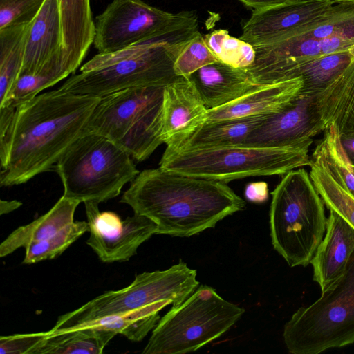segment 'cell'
Returning <instances> with one entry per match:
<instances>
[{
	"label": "cell",
	"instance_id": "6da1fadb",
	"mask_svg": "<svg viewBox=\"0 0 354 354\" xmlns=\"http://www.w3.org/2000/svg\"><path fill=\"white\" fill-rule=\"evenodd\" d=\"M100 98L58 88L17 106L0 133L1 186L25 183L55 167L82 134Z\"/></svg>",
	"mask_w": 354,
	"mask_h": 354
},
{
	"label": "cell",
	"instance_id": "7a4b0ae2",
	"mask_svg": "<svg viewBox=\"0 0 354 354\" xmlns=\"http://www.w3.org/2000/svg\"><path fill=\"white\" fill-rule=\"evenodd\" d=\"M120 202L158 227L156 234L189 237L245 207L227 183L189 176L161 167L140 171Z\"/></svg>",
	"mask_w": 354,
	"mask_h": 354
},
{
	"label": "cell",
	"instance_id": "3957f363",
	"mask_svg": "<svg viewBox=\"0 0 354 354\" xmlns=\"http://www.w3.org/2000/svg\"><path fill=\"white\" fill-rule=\"evenodd\" d=\"M271 195L272 246L290 267H306L326 232L324 203L301 167L283 175Z\"/></svg>",
	"mask_w": 354,
	"mask_h": 354
},
{
	"label": "cell",
	"instance_id": "277c9868",
	"mask_svg": "<svg viewBox=\"0 0 354 354\" xmlns=\"http://www.w3.org/2000/svg\"><path fill=\"white\" fill-rule=\"evenodd\" d=\"M185 44L148 43L97 53L59 88L75 95L102 97L127 88L165 86L178 76L175 61Z\"/></svg>",
	"mask_w": 354,
	"mask_h": 354
},
{
	"label": "cell",
	"instance_id": "5b68a950",
	"mask_svg": "<svg viewBox=\"0 0 354 354\" xmlns=\"http://www.w3.org/2000/svg\"><path fill=\"white\" fill-rule=\"evenodd\" d=\"M313 138L290 147H257L233 145L208 148H166L160 167L189 176L228 183L250 176H283L310 166Z\"/></svg>",
	"mask_w": 354,
	"mask_h": 354
},
{
	"label": "cell",
	"instance_id": "8992f818",
	"mask_svg": "<svg viewBox=\"0 0 354 354\" xmlns=\"http://www.w3.org/2000/svg\"><path fill=\"white\" fill-rule=\"evenodd\" d=\"M165 86L127 88L100 98L83 133L109 139L142 162L164 143Z\"/></svg>",
	"mask_w": 354,
	"mask_h": 354
},
{
	"label": "cell",
	"instance_id": "52a82bcc",
	"mask_svg": "<svg viewBox=\"0 0 354 354\" xmlns=\"http://www.w3.org/2000/svg\"><path fill=\"white\" fill-rule=\"evenodd\" d=\"M55 168L63 183L64 196L80 203L112 199L140 173L127 152L93 133H82Z\"/></svg>",
	"mask_w": 354,
	"mask_h": 354
},
{
	"label": "cell",
	"instance_id": "ba28073f",
	"mask_svg": "<svg viewBox=\"0 0 354 354\" xmlns=\"http://www.w3.org/2000/svg\"><path fill=\"white\" fill-rule=\"evenodd\" d=\"M95 24L93 45L101 54L148 43L185 44L199 33L195 12H168L142 0H112Z\"/></svg>",
	"mask_w": 354,
	"mask_h": 354
},
{
	"label": "cell",
	"instance_id": "9c48e42d",
	"mask_svg": "<svg viewBox=\"0 0 354 354\" xmlns=\"http://www.w3.org/2000/svg\"><path fill=\"white\" fill-rule=\"evenodd\" d=\"M283 338L292 354H318L354 343V252L344 272L320 297L292 314Z\"/></svg>",
	"mask_w": 354,
	"mask_h": 354
},
{
	"label": "cell",
	"instance_id": "30bf717a",
	"mask_svg": "<svg viewBox=\"0 0 354 354\" xmlns=\"http://www.w3.org/2000/svg\"><path fill=\"white\" fill-rule=\"evenodd\" d=\"M245 309L202 285L160 319L143 354H183L219 338L244 314Z\"/></svg>",
	"mask_w": 354,
	"mask_h": 354
},
{
	"label": "cell",
	"instance_id": "8fae6325",
	"mask_svg": "<svg viewBox=\"0 0 354 354\" xmlns=\"http://www.w3.org/2000/svg\"><path fill=\"white\" fill-rule=\"evenodd\" d=\"M196 276V270L182 261L165 270L137 274L127 287L105 292L79 308L59 316L48 332L75 329L104 317L149 305L178 306L197 289L199 282Z\"/></svg>",
	"mask_w": 354,
	"mask_h": 354
},
{
	"label": "cell",
	"instance_id": "7c38bea8",
	"mask_svg": "<svg viewBox=\"0 0 354 354\" xmlns=\"http://www.w3.org/2000/svg\"><path fill=\"white\" fill-rule=\"evenodd\" d=\"M84 203L90 229L86 244L102 262L129 261L142 243L157 233V225L145 216L134 213L122 221L114 212H100L97 203Z\"/></svg>",
	"mask_w": 354,
	"mask_h": 354
},
{
	"label": "cell",
	"instance_id": "4fadbf2b",
	"mask_svg": "<svg viewBox=\"0 0 354 354\" xmlns=\"http://www.w3.org/2000/svg\"><path fill=\"white\" fill-rule=\"evenodd\" d=\"M335 0H297L254 10L245 23L240 39L253 47L272 44L304 31Z\"/></svg>",
	"mask_w": 354,
	"mask_h": 354
},
{
	"label": "cell",
	"instance_id": "5bb4252c",
	"mask_svg": "<svg viewBox=\"0 0 354 354\" xmlns=\"http://www.w3.org/2000/svg\"><path fill=\"white\" fill-rule=\"evenodd\" d=\"M325 129L315 95L301 92L286 109L268 115L249 135L243 145L257 147L295 146L306 142Z\"/></svg>",
	"mask_w": 354,
	"mask_h": 354
},
{
	"label": "cell",
	"instance_id": "9a60e30c",
	"mask_svg": "<svg viewBox=\"0 0 354 354\" xmlns=\"http://www.w3.org/2000/svg\"><path fill=\"white\" fill-rule=\"evenodd\" d=\"M207 109L193 82L178 76L164 87L162 138L173 147L201 125Z\"/></svg>",
	"mask_w": 354,
	"mask_h": 354
},
{
	"label": "cell",
	"instance_id": "2e32d148",
	"mask_svg": "<svg viewBox=\"0 0 354 354\" xmlns=\"http://www.w3.org/2000/svg\"><path fill=\"white\" fill-rule=\"evenodd\" d=\"M303 86L301 76L270 84H259L227 104L207 109L204 122L277 113L299 95Z\"/></svg>",
	"mask_w": 354,
	"mask_h": 354
},
{
	"label": "cell",
	"instance_id": "e0dca14e",
	"mask_svg": "<svg viewBox=\"0 0 354 354\" xmlns=\"http://www.w3.org/2000/svg\"><path fill=\"white\" fill-rule=\"evenodd\" d=\"M353 252L354 228L330 210L325 236L310 261L313 279L322 291L341 276Z\"/></svg>",
	"mask_w": 354,
	"mask_h": 354
},
{
	"label": "cell",
	"instance_id": "ac0fdd59",
	"mask_svg": "<svg viewBox=\"0 0 354 354\" xmlns=\"http://www.w3.org/2000/svg\"><path fill=\"white\" fill-rule=\"evenodd\" d=\"M59 57L64 58L58 3L57 0H46L32 21L19 77L33 74L49 61Z\"/></svg>",
	"mask_w": 354,
	"mask_h": 354
},
{
	"label": "cell",
	"instance_id": "d6986e66",
	"mask_svg": "<svg viewBox=\"0 0 354 354\" xmlns=\"http://www.w3.org/2000/svg\"><path fill=\"white\" fill-rule=\"evenodd\" d=\"M207 109L227 104L257 87L246 68L217 61L206 65L189 77Z\"/></svg>",
	"mask_w": 354,
	"mask_h": 354
},
{
	"label": "cell",
	"instance_id": "ffe728a7",
	"mask_svg": "<svg viewBox=\"0 0 354 354\" xmlns=\"http://www.w3.org/2000/svg\"><path fill=\"white\" fill-rule=\"evenodd\" d=\"M57 3L64 61L74 74L93 44L95 35L90 0H57Z\"/></svg>",
	"mask_w": 354,
	"mask_h": 354
},
{
	"label": "cell",
	"instance_id": "44dd1931",
	"mask_svg": "<svg viewBox=\"0 0 354 354\" xmlns=\"http://www.w3.org/2000/svg\"><path fill=\"white\" fill-rule=\"evenodd\" d=\"M315 100L326 129L333 125L340 136L354 134V59Z\"/></svg>",
	"mask_w": 354,
	"mask_h": 354
},
{
	"label": "cell",
	"instance_id": "7402d4cb",
	"mask_svg": "<svg viewBox=\"0 0 354 354\" xmlns=\"http://www.w3.org/2000/svg\"><path fill=\"white\" fill-rule=\"evenodd\" d=\"M80 203L64 195L45 214L11 232L0 245V257H6L20 248L49 238L74 222L75 211Z\"/></svg>",
	"mask_w": 354,
	"mask_h": 354
},
{
	"label": "cell",
	"instance_id": "603a6c76",
	"mask_svg": "<svg viewBox=\"0 0 354 354\" xmlns=\"http://www.w3.org/2000/svg\"><path fill=\"white\" fill-rule=\"evenodd\" d=\"M270 115H253L204 122L168 149L221 147L243 145L249 135Z\"/></svg>",
	"mask_w": 354,
	"mask_h": 354
},
{
	"label": "cell",
	"instance_id": "cb8c5ba5",
	"mask_svg": "<svg viewBox=\"0 0 354 354\" xmlns=\"http://www.w3.org/2000/svg\"><path fill=\"white\" fill-rule=\"evenodd\" d=\"M48 333L34 354H100L117 335L111 330L92 326Z\"/></svg>",
	"mask_w": 354,
	"mask_h": 354
},
{
	"label": "cell",
	"instance_id": "d4e9b609",
	"mask_svg": "<svg viewBox=\"0 0 354 354\" xmlns=\"http://www.w3.org/2000/svg\"><path fill=\"white\" fill-rule=\"evenodd\" d=\"M32 21L0 29V102L19 77Z\"/></svg>",
	"mask_w": 354,
	"mask_h": 354
},
{
	"label": "cell",
	"instance_id": "484cf974",
	"mask_svg": "<svg viewBox=\"0 0 354 354\" xmlns=\"http://www.w3.org/2000/svg\"><path fill=\"white\" fill-rule=\"evenodd\" d=\"M354 59V50L323 55L292 69L286 76H301L304 81L301 93L315 95L335 80Z\"/></svg>",
	"mask_w": 354,
	"mask_h": 354
},
{
	"label": "cell",
	"instance_id": "4316f807",
	"mask_svg": "<svg viewBox=\"0 0 354 354\" xmlns=\"http://www.w3.org/2000/svg\"><path fill=\"white\" fill-rule=\"evenodd\" d=\"M165 306L164 304L149 305L127 313L104 317L85 326L111 330L116 334L123 335L131 341L140 342L156 327L160 319V312Z\"/></svg>",
	"mask_w": 354,
	"mask_h": 354
},
{
	"label": "cell",
	"instance_id": "83f0119b",
	"mask_svg": "<svg viewBox=\"0 0 354 354\" xmlns=\"http://www.w3.org/2000/svg\"><path fill=\"white\" fill-rule=\"evenodd\" d=\"M311 159L320 160L335 180L354 196V169L342 147L339 132L333 125L324 130V137L314 150Z\"/></svg>",
	"mask_w": 354,
	"mask_h": 354
},
{
	"label": "cell",
	"instance_id": "f1b7e54d",
	"mask_svg": "<svg viewBox=\"0 0 354 354\" xmlns=\"http://www.w3.org/2000/svg\"><path fill=\"white\" fill-rule=\"evenodd\" d=\"M310 167V178L324 205L354 228V196L335 180L320 160L311 159Z\"/></svg>",
	"mask_w": 354,
	"mask_h": 354
},
{
	"label": "cell",
	"instance_id": "f546056e",
	"mask_svg": "<svg viewBox=\"0 0 354 354\" xmlns=\"http://www.w3.org/2000/svg\"><path fill=\"white\" fill-rule=\"evenodd\" d=\"M303 33L318 40L339 36L354 42V1H335L323 15L310 23Z\"/></svg>",
	"mask_w": 354,
	"mask_h": 354
},
{
	"label": "cell",
	"instance_id": "4dcf8cb0",
	"mask_svg": "<svg viewBox=\"0 0 354 354\" xmlns=\"http://www.w3.org/2000/svg\"><path fill=\"white\" fill-rule=\"evenodd\" d=\"M89 230L88 222H73L49 238L27 245L25 248V257L23 263L32 264L55 259Z\"/></svg>",
	"mask_w": 354,
	"mask_h": 354
},
{
	"label": "cell",
	"instance_id": "1f68e13d",
	"mask_svg": "<svg viewBox=\"0 0 354 354\" xmlns=\"http://www.w3.org/2000/svg\"><path fill=\"white\" fill-rule=\"evenodd\" d=\"M217 59L235 68H245L254 62V48L245 41L229 35L226 30H216L204 37Z\"/></svg>",
	"mask_w": 354,
	"mask_h": 354
},
{
	"label": "cell",
	"instance_id": "d6a6232c",
	"mask_svg": "<svg viewBox=\"0 0 354 354\" xmlns=\"http://www.w3.org/2000/svg\"><path fill=\"white\" fill-rule=\"evenodd\" d=\"M217 61L199 32L183 48L175 61L174 70L176 75L188 78L202 67Z\"/></svg>",
	"mask_w": 354,
	"mask_h": 354
},
{
	"label": "cell",
	"instance_id": "836d02e7",
	"mask_svg": "<svg viewBox=\"0 0 354 354\" xmlns=\"http://www.w3.org/2000/svg\"><path fill=\"white\" fill-rule=\"evenodd\" d=\"M46 0H0V29L32 22Z\"/></svg>",
	"mask_w": 354,
	"mask_h": 354
},
{
	"label": "cell",
	"instance_id": "e575fe53",
	"mask_svg": "<svg viewBox=\"0 0 354 354\" xmlns=\"http://www.w3.org/2000/svg\"><path fill=\"white\" fill-rule=\"evenodd\" d=\"M48 333L15 334L0 337L1 354H34Z\"/></svg>",
	"mask_w": 354,
	"mask_h": 354
},
{
	"label": "cell",
	"instance_id": "d590c367",
	"mask_svg": "<svg viewBox=\"0 0 354 354\" xmlns=\"http://www.w3.org/2000/svg\"><path fill=\"white\" fill-rule=\"evenodd\" d=\"M322 55L354 50V42L339 36H329L319 40Z\"/></svg>",
	"mask_w": 354,
	"mask_h": 354
},
{
	"label": "cell",
	"instance_id": "8d00e7d4",
	"mask_svg": "<svg viewBox=\"0 0 354 354\" xmlns=\"http://www.w3.org/2000/svg\"><path fill=\"white\" fill-rule=\"evenodd\" d=\"M244 196L250 203H263L269 197L268 185L264 181L249 183L245 186Z\"/></svg>",
	"mask_w": 354,
	"mask_h": 354
},
{
	"label": "cell",
	"instance_id": "74e56055",
	"mask_svg": "<svg viewBox=\"0 0 354 354\" xmlns=\"http://www.w3.org/2000/svg\"><path fill=\"white\" fill-rule=\"evenodd\" d=\"M246 6L254 10H261L288 3L297 0H239Z\"/></svg>",
	"mask_w": 354,
	"mask_h": 354
},
{
	"label": "cell",
	"instance_id": "f35d334b",
	"mask_svg": "<svg viewBox=\"0 0 354 354\" xmlns=\"http://www.w3.org/2000/svg\"><path fill=\"white\" fill-rule=\"evenodd\" d=\"M340 140L351 164L354 165V134L340 136Z\"/></svg>",
	"mask_w": 354,
	"mask_h": 354
},
{
	"label": "cell",
	"instance_id": "ab89813d",
	"mask_svg": "<svg viewBox=\"0 0 354 354\" xmlns=\"http://www.w3.org/2000/svg\"><path fill=\"white\" fill-rule=\"evenodd\" d=\"M22 203L18 201H0V214H8L17 209H18Z\"/></svg>",
	"mask_w": 354,
	"mask_h": 354
},
{
	"label": "cell",
	"instance_id": "60d3db41",
	"mask_svg": "<svg viewBox=\"0 0 354 354\" xmlns=\"http://www.w3.org/2000/svg\"><path fill=\"white\" fill-rule=\"evenodd\" d=\"M351 167H353V169H354V165H351Z\"/></svg>",
	"mask_w": 354,
	"mask_h": 354
},
{
	"label": "cell",
	"instance_id": "b9f144b4",
	"mask_svg": "<svg viewBox=\"0 0 354 354\" xmlns=\"http://www.w3.org/2000/svg\"><path fill=\"white\" fill-rule=\"evenodd\" d=\"M335 1H340V0H335ZM351 1H354V0H351Z\"/></svg>",
	"mask_w": 354,
	"mask_h": 354
}]
</instances>
